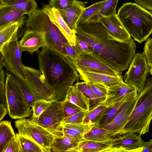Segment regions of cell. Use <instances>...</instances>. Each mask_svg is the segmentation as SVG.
<instances>
[{"label":"cell","mask_w":152,"mask_h":152,"mask_svg":"<svg viewBox=\"0 0 152 152\" xmlns=\"http://www.w3.org/2000/svg\"><path fill=\"white\" fill-rule=\"evenodd\" d=\"M75 32L76 37L92 48L93 54L116 71L126 69L135 55L134 39L126 42L118 39L99 21L78 24Z\"/></svg>","instance_id":"1"},{"label":"cell","mask_w":152,"mask_h":152,"mask_svg":"<svg viewBox=\"0 0 152 152\" xmlns=\"http://www.w3.org/2000/svg\"><path fill=\"white\" fill-rule=\"evenodd\" d=\"M39 70L57 101H64L70 87L78 81L79 74L68 58L46 46L37 51Z\"/></svg>","instance_id":"2"},{"label":"cell","mask_w":152,"mask_h":152,"mask_svg":"<svg viewBox=\"0 0 152 152\" xmlns=\"http://www.w3.org/2000/svg\"><path fill=\"white\" fill-rule=\"evenodd\" d=\"M117 15L134 39L140 43L147 40L152 33V14L137 4H123Z\"/></svg>","instance_id":"3"},{"label":"cell","mask_w":152,"mask_h":152,"mask_svg":"<svg viewBox=\"0 0 152 152\" xmlns=\"http://www.w3.org/2000/svg\"><path fill=\"white\" fill-rule=\"evenodd\" d=\"M152 120V77L147 79L143 90L137 93L135 107L119 134L132 132L142 135L148 133Z\"/></svg>","instance_id":"4"},{"label":"cell","mask_w":152,"mask_h":152,"mask_svg":"<svg viewBox=\"0 0 152 152\" xmlns=\"http://www.w3.org/2000/svg\"><path fill=\"white\" fill-rule=\"evenodd\" d=\"M26 26L42 35L46 46L66 56L65 47L69 43L42 9L35 10L28 16Z\"/></svg>","instance_id":"5"},{"label":"cell","mask_w":152,"mask_h":152,"mask_svg":"<svg viewBox=\"0 0 152 152\" xmlns=\"http://www.w3.org/2000/svg\"><path fill=\"white\" fill-rule=\"evenodd\" d=\"M6 96L7 107L10 116L18 119L29 117L32 111L20 88L10 74L6 73Z\"/></svg>","instance_id":"6"},{"label":"cell","mask_w":152,"mask_h":152,"mask_svg":"<svg viewBox=\"0 0 152 152\" xmlns=\"http://www.w3.org/2000/svg\"><path fill=\"white\" fill-rule=\"evenodd\" d=\"M18 133L21 136L33 140L45 150L51 151V145L57 137L32 119H18L15 122Z\"/></svg>","instance_id":"7"},{"label":"cell","mask_w":152,"mask_h":152,"mask_svg":"<svg viewBox=\"0 0 152 152\" xmlns=\"http://www.w3.org/2000/svg\"><path fill=\"white\" fill-rule=\"evenodd\" d=\"M63 101L54 100L38 118L32 119L57 137L63 135Z\"/></svg>","instance_id":"8"},{"label":"cell","mask_w":152,"mask_h":152,"mask_svg":"<svg viewBox=\"0 0 152 152\" xmlns=\"http://www.w3.org/2000/svg\"><path fill=\"white\" fill-rule=\"evenodd\" d=\"M151 67L143 53L135 54L124 76V82L134 86L137 93L144 89Z\"/></svg>","instance_id":"9"},{"label":"cell","mask_w":152,"mask_h":152,"mask_svg":"<svg viewBox=\"0 0 152 152\" xmlns=\"http://www.w3.org/2000/svg\"><path fill=\"white\" fill-rule=\"evenodd\" d=\"M18 33L0 49L7 72L14 74L25 79L23 65L21 61L22 52L18 40Z\"/></svg>","instance_id":"10"},{"label":"cell","mask_w":152,"mask_h":152,"mask_svg":"<svg viewBox=\"0 0 152 152\" xmlns=\"http://www.w3.org/2000/svg\"><path fill=\"white\" fill-rule=\"evenodd\" d=\"M23 67L25 79L34 94L39 99H55L54 91L46 83L40 70L24 65Z\"/></svg>","instance_id":"11"},{"label":"cell","mask_w":152,"mask_h":152,"mask_svg":"<svg viewBox=\"0 0 152 152\" xmlns=\"http://www.w3.org/2000/svg\"><path fill=\"white\" fill-rule=\"evenodd\" d=\"M67 57L76 69H89L114 76L122 75V72L111 68L92 53H80L73 59Z\"/></svg>","instance_id":"12"},{"label":"cell","mask_w":152,"mask_h":152,"mask_svg":"<svg viewBox=\"0 0 152 152\" xmlns=\"http://www.w3.org/2000/svg\"><path fill=\"white\" fill-rule=\"evenodd\" d=\"M141 136L132 132L118 136L114 139L111 152H141L144 142Z\"/></svg>","instance_id":"13"},{"label":"cell","mask_w":152,"mask_h":152,"mask_svg":"<svg viewBox=\"0 0 152 152\" xmlns=\"http://www.w3.org/2000/svg\"><path fill=\"white\" fill-rule=\"evenodd\" d=\"M76 70L80 79L86 82L99 83L111 87L120 85L124 82L123 75L114 76L89 69Z\"/></svg>","instance_id":"14"},{"label":"cell","mask_w":152,"mask_h":152,"mask_svg":"<svg viewBox=\"0 0 152 152\" xmlns=\"http://www.w3.org/2000/svg\"><path fill=\"white\" fill-rule=\"evenodd\" d=\"M137 89L134 86L124 82L120 85L108 87L105 100L97 106L102 105L108 107L137 96Z\"/></svg>","instance_id":"15"},{"label":"cell","mask_w":152,"mask_h":152,"mask_svg":"<svg viewBox=\"0 0 152 152\" xmlns=\"http://www.w3.org/2000/svg\"><path fill=\"white\" fill-rule=\"evenodd\" d=\"M42 10L46 13L51 21L57 27L71 45H76L75 32L69 27L58 10L50 5L43 4Z\"/></svg>","instance_id":"16"},{"label":"cell","mask_w":152,"mask_h":152,"mask_svg":"<svg viewBox=\"0 0 152 152\" xmlns=\"http://www.w3.org/2000/svg\"><path fill=\"white\" fill-rule=\"evenodd\" d=\"M98 21L102 23L110 34L118 39L126 42L132 38L116 13L102 18Z\"/></svg>","instance_id":"17"},{"label":"cell","mask_w":152,"mask_h":152,"mask_svg":"<svg viewBox=\"0 0 152 152\" xmlns=\"http://www.w3.org/2000/svg\"><path fill=\"white\" fill-rule=\"evenodd\" d=\"M22 51H26L32 54L41 47L46 46L42 36L37 32L27 29L21 39L19 42Z\"/></svg>","instance_id":"18"},{"label":"cell","mask_w":152,"mask_h":152,"mask_svg":"<svg viewBox=\"0 0 152 152\" xmlns=\"http://www.w3.org/2000/svg\"><path fill=\"white\" fill-rule=\"evenodd\" d=\"M137 97L128 102L111 121L107 124L99 126L104 128L117 132L119 135V132L123 128L135 107Z\"/></svg>","instance_id":"19"},{"label":"cell","mask_w":152,"mask_h":152,"mask_svg":"<svg viewBox=\"0 0 152 152\" xmlns=\"http://www.w3.org/2000/svg\"><path fill=\"white\" fill-rule=\"evenodd\" d=\"M87 1L75 0L71 7L63 10H58L64 20L69 28L73 31L77 27V22Z\"/></svg>","instance_id":"20"},{"label":"cell","mask_w":152,"mask_h":152,"mask_svg":"<svg viewBox=\"0 0 152 152\" xmlns=\"http://www.w3.org/2000/svg\"><path fill=\"white\" fill-rule=\"evenodd\" d=\"M62 125L63 134L78 143L84 140L85 134L94 126L83 123L67 124Z\"/></svg>","instance_id":"21"},{"label":"cell","mask_w":152,"mask_h":152,"mask_svg":"<svg viewBox=\"0 0 152 152\" xmlns=\"http://www.w3.org/2000/svg\"><path fill=\"white\" fill-rule=\"evenodd\" d=\"M114 140L107 142H98L88 140L84 138L79 143L75 152H110Z\"/></svg>","instance_id":"22"},{"label":"cell","mask_w":152,"mask_h":152,"mask_svg":"<svg viewBox=\"0 0 152 152\" xmlns=\"http://www.w3.org/2000/svg\"><path fill=\"white\" fill-rule=\"evenodd\" d=\"M90 100L74 85L69 88L64 100L76 105L83 111L88 112L90 110Z\"/></svg>","instance_id":"23"},{"label":"cell","mask_w":152,"mask_h":152,"mask_svg":"<svg viewBox=\"0 0 152 152\" xmlns=\"http://www.w3.org/2000/svg\"><path fill=\"white\" fill-rule=\"evenodd\" d=\"M119 135L116 131L105 129L99 125L93 126L84 135L86 140L98 142L112 140Z\"/></svg>","instance_id":"24"},{"label":"cell","mask_w":152,"mask_h":152,"mask_svg":"<svg viewBox=\"0 0 152 152\" xmlns=\"http://www.w3.org/2000/svg\"><path fill=\"white\" fill-rule=\"evenodd\" d=\"M24 11L11 6L0 7V28L24 19Z\"/></svg>","instance_id":"25"},{"label":"cell","mask_w":152,"mask_h":152,"mask_svg":"<svg viewBox=\"0 0 152 152\" xmlns=\"http://www.w3.org/2000/svg\"><path fill=\"white\" fill-rule=\"evenodd\" d=\"M79 143L64 135L56 138L51 145V151L54 152H75Z\"/></svg>","instance_id":"26"},{"label":"cell","mask_w":152,"mask_h":152,"mask_svg":"<svg viewBox=\"0 0 152 152\" xmlns=\"http://www.w3.org/2000/svg\"><path fill=\"white\" fill-rule=\"evenodd\" d=\"M17 85L25 97L28 105L32 107L35 101L39 99L33 93L26 79L11 73L7 72Z\"/></svg>","instance_id":"27"},{"label":"cell","mask_w":152,"mask_h":152,"mask_svg":"<svg viewBox=\"0 0 152 152\" xmlns=\"http://www.w3.org/2000/svg\"><path fill=\"white\" fill-rule=\"evenodd\" d=\"M24 19L10 23L0 28V49L18 33V28L23 23Z\"/></svg>","instance_id":"28"},{"label":"cell","mask_w":152,"mask_h":152,"mask_svg":"<svg viewBox=\"0 0 152 152\" xmlns=\"http://www.w3.org/2000/svg\"><path fill=\"white\" fill-rule=\"evenodd\" d=\"M137 96L107 107L99 125L107 124L111 121L121 111L128 102L136 97Z\"/></svg>","instance_id":"29"},{"label":"cell","mask_w":152,"mask_h":152,"mask_svg":"<svg viewBox=\"0 0 152 152\" xmlns=\"http://www.w3.org/2000/svg\"><path fill=\"white\" fill-rule=\"evenodd\" d=\"M16 136L11 124L8 121H4L0 123V152H3L9 142Z\"/></svg>","instance_id":"30"},{"label":"cell","mask_w":152,"mask_h":152,"mask_svg":"<svg viewBox=\"0 0 152 152\" xmlns=\"http://www.w3.org/2000/svg\"><path fill=\"white\" fill-rule=\"evenodd\" d=\"M118 1V0H106L98 12L86 23L98 21L102 18L108 17L115 13Z\"/></svg>","instance_id":"31"},{"label":"cell","mask_w":152,"mask_h":152,"mask_svg":"<svg viewBox=\"0 0 152 152\" xmlns=\"http://www.w3.org/2000/svg\"><path fill=\"white\" fill-rule=\"evenodd\" d=\"M11 6L25 12L28 16L37 8L35 0H13L6 4H0V7Z\"/></svg>","instance_id":"32"},{"label":"cell","mask_w":152,"mask_h":152,"mask_svg":"<svg viewBox=\"0 0 152 152\" xmlns=\"http://www.w3.org/2000/svg\"><path fill=\"white\" fill-rule=\"evenodd\" d=\"M107 108L106 106L100 105L90 110L87 113L83 123L92 126L99 125Z\"/></svg>","instance_id":"33"},{"label":"cell","mask_w":152,"mask_h":152,"mask_svg":"<svg viewBox=\"0 0 152 152\" xmlns=\"http://www.w3.org/2000/svg\"><path fill=\"white\" fill-rule=\"evenodd\" d=\"M106 0H102L85 7L78 19L77 25L86 23L89 19L94 16L100 10Z\"/></svg>","instance_id":"34"},{"label":"cell","mask_w":152,"mask_h":152,"mask_svg":"<svg viewBox=\"0 0 152 152\" xmlns=\"http://www.w3.org/2000/svg\"><path fill=\"white\" fill-rule=\"evenodd\" d=\"M84 94L89 97L92 100L90 110L93 109L99 104L101 102L97 96L95 94L92 89L86 82H77L74 85Z\"/></svg>","instance_id":"35"},{"label":"cell","mask_w":152,"mask_h":152,"mask_svg":"<svg viewBox=\"0 0 152 152\" xmlns=\"http://www.w3.org/2000/svg\"><path fill=\"white\" fill-rule=\"evenodd\" d=\"M20 136L22 152H45L40 145L33 140L20 135Z\"/></svg>","instance_id":"36"},{"label":"cell","mask_w":152,"mask_h":152,"mask_svg":"<svg viewBox=\"0 0 152 152\" xmlns=\"http://www.w3.org/2000/svg\"><path fill=\"white\" fill-rule=\"evenodd\" d=\"M55 100H47L41 99H38L35 101L32 107L33 115L31 119L38 118Z\"/></svg>","instance_id":"37"},{"label":"cell","mask_w":152,"mask_h":152,"mask_svg":"<svg viewBox=\"0 0 152 152\" xmlns=\"http://www.w3.org/2000/svg\"><path fill=\"white\" fill-rule=\"evenodd\" d=\"M87 83L100 100L101 102L100 103L103 102L107 96L108 87L99 83Z\"/></svg>","instance_id":"38"},{"label":"cell","mask_w":152,"mask_h":152,"mask_svg":"<svg viewBox=\"0 0 152 152\" xmlns=\"http://www.w3.org/2000/svg\"><path fill=\"white\" fill-rule=\"evenodd\" d=\"M3 152H22L20 136L18 133L9 142Z\"/></svg>","instance_id":"39"},{"label":"cell","mask_w":152,"mask_h":152,"mask_svg":"<svg viewBox=\"0 0 152 152\" xmlns=\"http://www.w3.org/2000/svg\"><path fill=\"white\" fill-rule=\"evenodd\" d=\"M88 112L82 111L72 116L64 118L61 125L67 124H82Z\"/></svg>","instance_id":"40"},{"label":"cell","mask_w":152,"mask_h":152,"mask_svg":"<svg viewBox=\"0 0 152 152\" xmlns=\"http://www.w3.org/2000/svg\"><path fill=\"white\" fill-rule=\"evenodd\" d=\"M63 107L64 118L83 111L76 105L65 100L63 101Z\"/></svg>","instance_id":"41"},{"label":"cell","mask_w":152,"mask_h":152,"mask_svg":"<svg viewBox=\"0 0 152 152\" xmlns=\"http://www.w3.org/2000/svg\"><path fill=\"white\" fill-rule=\"evenodd\" d=\"M0 104L7 107L6 96V80L5 72L3 69H0Z\"/></svg>","instance_id":"42"},{"label":"cell","mask_w":152,"mask_h":152,"mask_svg":"<svg viewBox=\"0 0 152 152\" xmlns=\"http://www.w3.org/2000/svg\"><path fill=\"white\" fill-rule=\"evenodd\" d=\"M75 0H50L49 4L58 10L68 9L72 6Z\"/></svg>","instance_id":"43"},{"label":"cell","mask_w":152,"mask_h":152,"mask_svg":"<svg viewBox=\"0 0 152 152\" xmlns=\"http://www.w3.org/2000/svg\"><path fill=\"white\" fill-rule=\"evenodd\" d=\"M148 65L152 67V37L148 39L145 43L143 53Z\"/></svg>","instance_id":"44"},{"label":"cell","mask_w":152,"mask_h":152,"mask_svg":"<svg viewBox=\"0 0 152 152\" xmlns=\"http://www.w3.org/2000/svg\"><path fill=\"white\" fill-rule=\"evenodd\" d=\"M76 46L79 54L82 53H93V48L89 44L76 37Z\"/></svg>","instance_id":"45"},{"label":"cell","mask_w":152,"mask_h":152,"mask_svg":"<svg viewBox=\"0 0 152 152\" xmlns=\"http://www.w3.org/2000/svg\"><path fill=\"white\" fill-rule=\"evenodd\" d=\"M65 50L66 56L71 59L75 58L79 54L76 46H71L69 43L66 45Z\"/></svg>","instance_id":"46"},{"label":"cell","mask_w":152,"mask_h":152,"mask_svg":"<svg viewBox=\"0 0 152 152\" xmlns=\"http://www.w3.org/2000/svg\"><path fill=\"white\" fill-rule=\"evenodd\" d=\"M138 5L152 11V0H134Z\"/></svg>","instance_id":"47"},{"label":"cell","mask_w":152,"mask_h":152,"mask_svg":"<svg viewBox=\"0 0 152 152\" xmlns=\"http://www.w3.org/2000/svg\"><path fill=\"white\" fill-rule=\"evenodd\" d=\"M141 152H152V140L144 142L142 146Z\"/></svg>","instance_id":"48"},{"label":"cell","mask_w":152,"mask_h":152,"mask_svg":"<svg viewBox=\"0 0 152 152\" xmlns=\"http://www.w3.org/2000/svg\"><path fill=\"white\" fill-rule=\"evenodd\" d=\"M8 112L7 107L5 105L0 104V121H1Z\"/></svg>","instance_id":"49"},{"label":"cell","mask_w":152,"mask_h":152,"mask_svg":"<svg viewBox=\"0 0 152 152\" xmlns=\"http://www.w3.org/2000/svg\"><path fill=\"white\" fill-rule=\"evenodd\" d=\"M5 66L4 61L2 55L0 53V69H3V67Z\"/></svg>","instance_id":"50"},{"label":"cell","mask_w":152,"mask_h":152,"mask_svg":"<svg viewBox=\"0 0 152 152\" xmlns=\"http://www.w3.org/2000/svg\"><path fill=\"white\" fill-rule=\"evenodd\" d=\"M13 0H0V4H6Z\"/></svg>","instance_id":"51"},{"label":"cell","mask_w":152,"mask_h":152,"mask_svg":"<svg viewBox=\"0 0 152 152\" xmlns=\"http://www.w3.org/2000/svg\"><path fill=\"white\" fill-rule=\"evenodd\" d=\"M150 73H151L152 76V67H151L150 68Z\"/></svg>","instance_id":"52"}]
</instances>
